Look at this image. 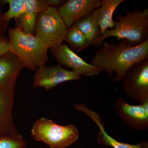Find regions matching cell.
I'll list each match as a JSON object with an SVG mask.
<instances>
[{
  "mask_svg": "<svg viewBox=\"0 0 148 148\" xmlns=\"http://www.w3.org/2000/svg\"><path fill=\"white\" fill-rule=\"evenodd\" d=\"M3 1H0V5L3 4ZM8 23L5 20L4 18V14L2 13L0 9V40L6 39L5 32Z\"/></svg>",
  "mask_w": 148,
  "mask_h": 148,
  "instance_id": "ffe728a7",
  "label": "cell"
},
{
  "mask_svg": "<svg viewBox=\"0 0 148 148\" xmlns=\"http://www.w3.org/2000/svg\"><path fill=\"white\" fill-rule=\"evenodd\" d=\"M117 114L130 128L139 131L148 129V111L142 105L135 106L118 97L114 103Z\"/></svg>",
  "mask_w": 148,
  "mask_h": 148,
  "instance_id": "9c48e42d",
  "label": "cell"
},
{
  "mask_svg": "<svg viewBox=\"0 0 148 148\" xmlns=\"http://www.w3.org/2000/svg\"><path fill=\"white\" fill-rule=\"evenodd\" d=\"M8 36L10 51L20 59L24 67L34 71L45 66L49 49L39 38L25 34L16 27H9Z\"/></svg>",
  "mask_w": 148,
  "mask_h": 148,
  "instance_id": "3957f363",
  "label": "cell"
},
{
  "mask_svg": "<svg viewBox=\"0 0 148 148\" xmlns=\"http://www.w3.org/2000/svg\"><path fill=\"white\" fill-rule=\"evenodd\" d=\"M10 50L8 39L0 40V56L7 53Z\"/></svg>",
  "mask_w": 148,
  "mask_h": 148,
  "instance_id": "44dd1931",
  "label": "cell"
},
{
  "mask_svg": "<svg viewBox=\"0 0 148 148\" xmlns=\"http://www.w3.org/2000/svg\"><path fill=\"white\" fill-rule=\"evenodd\" d=\"M48 7L46 0H26L25 10L20 16L15 18L16 27L25 34L35 35L38 14L45 10Z\"/></svg>",
  "mask_w": 148,
  "mask_h": 148,
  "instance_id": "4fadbf2b",
  "label": "cell"
},
{
  "mask_svg": "<svg viewBox=\"0 0 148 148\" xmlns=\"http://www.w3.org/2000/svg\"><path fill=\"white\" fill-rule=\"evenodd\" d=\"M4 3H8L9 9L4 13L5 20L8 23L12 18H16L24 12L26 9V0H6L3 1Z\"/></svg>",
  "mask_w": 148,
  "mask_h": 148,
  "instance_id": "ac0fdd59",
  "label": "cell"
},
{
  "mask_svg": "<svg viewBox=\"0 0 148 148\" xmlns=\"http://www.w3.org/2000/svg\"><path fill=\"white\" fill-rule=\"evenodd\" d=\"M100 0H69L57 8L68 29L79 19L90 14L101 6Z\"/></svg>",
  "mask_w": 148,
  "mask_h": 148,
  "instance_id": "30bf717a",
  "label": "cell"
},
{
  "mask_svg": "<svg viewBox=\"0 0 148 148\" xmlns=\"http://www.w3.org/2000/svg\"><path fill=\"white\" fill-rule=\"evenodd\" d=\"M51 51L59 65L69 67L71 69L72 71L80 76H94L103 71L92 64L86 62L66 44L63 43L60 46L52 49Z\"/></svg>",
  "mask_w": 148,
  "mask_h": 148,
  "instance_id": "ba28073f",
  "label": "cell"
},
{
  "mask_svg": "<svg viewBox=\"0 0 148 148\" xmlns=\"http://www.w3.org/2000/svg\"><path fill=\"white\" fill-rule=\"evenodd\" d=\"M75 109L86 114L99 127L100 130L97 136L98 144L113 148H148V143L146 141H141L136 145H131L121 143L111 137L106 132L105 126L99 114L88 109L83 104L78 103L76 105Z\"/></svg>",
  "mask_w": 148,
  "mask_h": 148,
  "instance_id": "7c38bea8",
  "label": "cell"
},
{
  "mask_svg": "<svg viewBox=\"0 0 148 148\" xmlns=\"http://www.w3.org/2000/svg\"><path fill=\"white\" fill-rule=\"evenodd\" d=\"M48 6L58 8L65 3V1L62 0H46Z\"/></svg>",
  "mask_w": 148,
  "mask_h": 148,
  "instance_id": "7402d4cb",
  "label": "cell"
},
{
  "mask_svg": "<svg viewBox=\"0 0 148 148\" xmlns=\"http://www.w3.org/2000/svg\"><path fill=\"white\" fill-rule=\"evenodd\" d=\"M68 29L57 8L48 6L38 14L35 35L42 41L48 48L52 49L63 43Z\"/></svg>",
  "mask_w": 148,
  "mask_h": 148,
  "instance_id": "5b68a950",
  "label": "cell"
},
{
  "mask_svg": "<svg viewBox=\"0 0 148 148\" xmlns=\"http://www.w3.org/2000/svg\"><path fill=\"white\" fill-rule=\"evenodd\" d=\"M148 59V39L139 45L133 46L126 40L117 44L106 42L96 51L91 64L105 71L107 77L114 76L112 81H121L125 75L134 64Z\"/></svg>",
  "mask_w": 148,
  "mask_h": 148,
  "instance_id": "6da1fadb",
  "label": "cell"
},
{
  "mask_svg": "<svg viewBox=\"0 0 148 148\" xmlns=\"http://www.w3.org/2000/svg\"><path fill=\"white\" fill-rule=\"evenodd\" d=\"M80 78L79 75L64 69L59 64L53 66L45 65L36 70L33 78V86L43 88L47 91L62 83L79 80Z\"/></svg>",
  "mask_w": 148,
  "mask_h": 148,
  "instance_id": "52a82bcc",
  "label": "cell"
},
{
  "mask_svg": "<svg viewBox=\"0 0 148 148\" xmlns=\"http://www.w3.org/2000/svg\"><path fill=\"white\" fill-rule=\"evenodd\" d=\"M122 89L129 98L141 103L148 99V59L136 63L125 75Z\"/></svg>",
  "mask_w": 148,
  "mask_h": 148,
  "instance_id": "8992f818",
  "label": "cell"
},
{
  "mask_svg": "<svg viewBox=\"0 0 148 148\" xmlns=\"http://www.w3.org/2000/svg\"><path fill=\"white\" fill-rule=\"evenodd\" d=\"M73 25L82 32L90 45L101 36L100 28L92 19L90 14L79 19Z\"/></svg>",
  "mask_w": 148,
  "mask_h": 148,
  "instance_id": "2e32d148",
  "label": "cell"
},
{
  "mask_svg": "<svg viewBox=\"0 0 148 148\" xmlns=\"http://www.w3.org/2000/svg\"><path fill=\"white\" fill-rule=\"evenodd\" d=\"M116 18L114 29L106 30L92 45L101 46L103 41L110 37H116L118 40H127L133 46L148 39V8L128 11L124 15H117Z\"/></svg>",
  "mask_w": 148,
  "mask_h": 148,
  "instance_id": "7a4b0ae2",
  "label": "cell"
},
{
  "mask_svg": "<svg viewBox=\"0 0 148 148\" xmlns=\"http://www.w3.org/2000/svg\"><path fill=\"white\" fill-rule=\"evenodd\" d=\"M31 133L36 141L42 142L50 148H66L79 138L78 130L72 124L59 125L45 117L37 119Z\"/></svg>",
  "mask_w": 148,
  "mask_h": 148,
  "instance_id": "277c9868",
  "label": "cell"
},
{
  "mask_svg": "<svg viewBox=\"0 0 148 148\" xmlns=\"http://www.w3.org/2000/svg\"><path fill=\"white\" fill-rule=\"evenodd\" d=\"M65 40L77 51L83 50L90 45L86 37L74 25L68 29Z\"/></svg>",
  "mask_w": 148,
  "mask_h": 148,
  "instance_id": "e0dca14e",
  "label": "cell"
},
{
  "mask_svg": "<svg viewBox=\"0 0 148 148\" xmlns=\"http://www.w3.org/2000/svg\"><path fill=\"white\" fill-rule=\"evenodd\" d=\"M24 64L10 51L0 56V92L14 91L16 81Z\"/></svg>",
  "mask_w": 148,
  "mask_h": 148,
  "instance_id": "8fae6325",
  "label": "cell"
},
{
  "mask_svg": "<svg viewBox=\"0 0 148 148\" xmlns=\"http://www.w3.org/2000/svg\"><path fill=\"white\" fill-rule=\"evenodd\" d=\"M27 145L24 137L18 132L0 136V148H25Z\"/></svg>",
  "mask_w": 148,
  "mask_h": 148,
  "instance_id": "d6986e66",
  "label": "cell"
},
{
  "mask_svg": "<svg viewBox=\"0 0 148 148\" xmlns=\"http://www.w3.org/2000/svg\"><path fill=\"white\" fill-rule=\"evenodd\" d=\"M124 0H103L101 6L90 13L92 19L101 30V36L107 29H113L114 21L113 19L114 12Z\"/></svg>",
  "mask_w": 148,
  "mask_h": 148,
  "instance_id": "9a60e30c",
  "label": "cell"
},
{
  "mask_svg": "<svg viewBox=\"0 0 148 148\" xmlns=\"http://www.w3.org/2000/svg\"><path fill=\"white\" fill-rule=\"evenodd\" d=\"M14 92H0V136L18 132L12 116Z\"/></svg>",
  "mask_w": 148,
  "mask_h": 148,
  "instance_id": "5bb4252c",
  "label": "cell"
}]
</instances>
